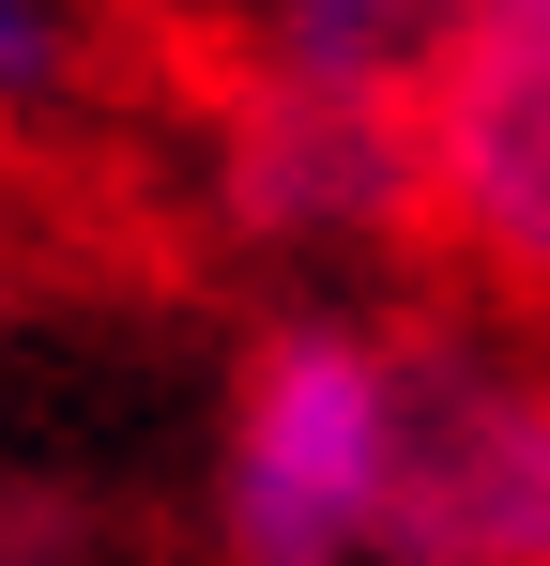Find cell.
Returning <instances> with one entry per match:
<instances>
[{
    "label": "cell",
    "mask_w": 550,
    "mask_h": 566,
    "mask_svg": "<svg viewBox=\"0 0 550 566\" xmlns=\"http://www.w3.org/2000/svg\"><path fill=\"white\" fill-rule=\"evenodd\" d=\"M382 566H550V382L489 337H413Z\"/></svg>",
    "instance_id": "277c9868"
},
{
    "label": "cell",
    "mask_w": 550,
    "mask_h": 566,
    "mask_svg": "<svg viewBox=\"0 0 550 566\" xmlns=\"http://www.w3.org/2000/svg\"><path fill=\"white\" fill-rule=\"evenodd\" d=\"M214 214L290 261H367V245H429V123L413 93L245 62L214 93Z\"/></svg>",
    "instance_id": "7a4b0ae2"
},
{
    "label": "cell",
    "mask_w": 550,
    "mask_h": 566,
    "mask_svg": "<svg viewBox=\"0 0 550 566\" xmlns=\"http://www.w3.org/2000/svg\"><path fill=\"white\" fill-rule=\"evenodd\" d=\"M398 382L413 337L290 306L245 337L230 429H214V566H352L382 552V490H398Z\"/></svg>",
    "instance_id": "6da1fadb"
},
{
    "label": "cell",
    "mask_w": 550,
    "mask_h": 566,
    "mask_svg": "<svg viewBox=\"0 0 550 566\" xmlns=\"http://www.w3.org/2000/svg\"><path fill=\"white\" fill-rule=\"evenodd\" d=\"M429 123V261L489 306H550V0H458L444 62L413 77Z\"/></svg>",
    "instance_id": "3957f363"
},
{
    "label": "cell",
    "mask_w": 550,
    "mask_h": 566,
    "mask_svg": "<svg viewBox=\"0 0 550 566\" xmlns=\"http://www.w3.org/2000/svg\"><path fill=\"white\" fill-rule=\"evenodd\" d=\"M138 93L123 0H0V123H92Z\"/></svg>",
    "instance_id": "5b68a950"
},
{
    "label": "cell",
    "mask_w": 550,
    "mask_h": 566,
    "mask_svg": "<svg viewBox=\"0 0 550 566\" xmlns=\"http://www.w3.org/2000/svg\"><path fill=\"white\" fill-rule=\"evenodd\" d=\"M458 0H275V46L261 62H306V77H367V93H413L444 62Z\"/></svg>",
    "instance_id": "8992f818"
}]
</instances>
